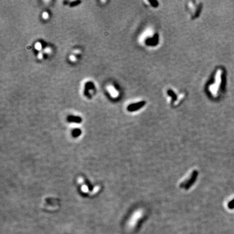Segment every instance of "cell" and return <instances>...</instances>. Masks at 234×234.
<instances>
[{"instance_id": "6da1fadb", "label": "cell", "mask_w": 234, "mask_h": 234, "mask_svg": "<svg viewBox=\"0 0 234 234\" xmlns=\"http://www.w3.org/2000/svg\"><path fill=\"white\" fill-rule=\"evenodd\" d=\"M223 81V71L219 69L216 71L214 75V79L208 86V91L212 97L217 98L222 88Z\"/></svg>"}, {"instance_id": "7a4b0ae2", "label": "cell", "mask_w": 234, "mask_h": 234, "mask_svg": "<svg viewBox=\"0 0 234 234\" xmlns=\"http://www.w3.org/2000/svg\"><path fill=\"white\" fill-rule=\"evenodd\" d=\"M140 41L148 46H155L158 42V35L153 29H146L141 34Z\"/></svg>"}, {"instance_id": "3957f363", "label": "cell", "mask_w": 234, "mask_h": 234, "mask_svg": "<svg viewBox=\"0 0 234 234\" xmlns=\"http://www.w3.org/2000/svg\"><path fill=\"white\" fill-rule=\"evenodd\" d=\"M188 8L192 18H196L200 14L202 4L198 1H190L188 4Z\"/></svg>"}, {"instance_id": "277c9868", "label": "cell", "mask_w": 234, "mask_h": 234, "mask_svg": "<svg viewBox=\"0 0 234 234\" xmlns=\"http://www.w3.org/2000/svg\"><path fill=\"white\" fill-rule=\"evenodd\" d=\"M197 176H198V172L197 171H194L193 172H192V174L191 175L190 178L187 181L185 182L184 183H182L181 185V187L184 188L185 189H186V190H188V189H189V188H190L191 187V186L195 183V182L196 181V180H197Z\"/></svg>"}, {"instance_id": "5b68a950", "label": "cell", "mask_w": 234, "mask_h": 234, "mask_svg": "<svg viewBox=\"0 0 234 234\" xmlns=\"http://www.w3.org/2000/svg\"><path fill=\"white\" fill-rule=\"evenodd\" d=\"M145 105V101H139V102H137L133 103V104H132L130 105L128 107H127V110L130 112H134V111H136L140 109L142 107H143V106Z\"/></svg>"}, {"instance_id": "8992f818", "label": "cell", "mask_w": 234, "mask_h": 234, "mask_svg": "<svg viewBox=\"0 0 234 234\" xmlns=\"http://www.w3.org/2000/svg\"><path fill=\"white\" fill-rule=\"evenodd\" d=\"M107 90L108 91L110 94L111 95V96L113 98H116L119 95L118 91H117L115 89V88L113 86H112V85L108 86L107 87Z\"/></svg>"}, {"instance_id": "52a82bcc", "label": "cell", "mask_w": 234, "mask_h": 234, "mask_svg": "<svg viewBox=\"0 0 234 234\" xmlns=\"http://www.w3.org/2000/svg\"><path fill=\"white\" fill-rule=\"evenodd\" d=\"M68 121L72 123H80L81 122V119L79 116H70L68 118Z\"/></svg>"}, {"instance_id": "ba28073f", "label": "cell", "mask_w": 234, "mask_h": 234, "mask_svg": "<svg viewBox=\"0 0 234 234\" xmlns=\"http://www.w3.org/2000/svg\"><path fill=\"white\" fill-rule=\"evenodd\" d=\"M81 134V131L80 129H78L74 130L73 131V132H72V136L75 138L80 136Z\"/></svg>"}, {"instance_id": "9c48e42d", "label": "cell", "mask_w": 234, "mask_h": 234, "mask_svg": "<svg viewBox=\"0 0 234 234\" xmlns=\"http://www.w3.org/2000/svg\"><path fill=\"white\" fill-rule=\"evenodd\" d=\"M228 206L230 209H232L233 208H234V199L229 203Z\"/></svg>"}, {"instance_id": "30bf717a", "label": "cell", "mask_w": 234, "mask_h": 234, "mask_svg": "<svg viewBox=\"0 0 234 234\" xmlns=\"http://www.w3.org/2000/svg\"><path fill=\"white\" fill-rule=\"evenodd\" d=\"M35 48L37 50H40L41 49V44L39 42L36 43L35 44Z\"/></svg>"}, {"instance_id": "8fae6325", "label": "cell", "mask_w": 234, "mask_h": 234, "mask_svg": "<svg viewBox=\"0 0 234 234\" xmlns=\"http://www.w3.org/2000/svg\"><path fill=\"white\" fill-rule=\"evenodd\" d=\"M42 16H43V19H47L48 18V13H47L44 12V13H43Z\"/></svg>"}, {"instance_id": "7c38bea8", "label": "cell", "mask_w": 234, "mask_h": 234, "mask_svg": "<svg viewBox=\"0 0 234 234\" xmlns=\"http://www.w3.org/2000/svg\"><path fill=\"white\" fill-rule=\"evenodd\" d=\"M80 3V1H75L73 2L71 4V6H74L75 5H77V4H79V3Z\"/></svg>"}, {"instance_id": "4fadbf2b", "label": "cell", "mask_w": 234, "mask_h": 234, "mask_svg": "<svg viewBox=\"0 0 234 234\" xmlns=\"http://www.w3.org/2000/svg\"><path fill=\"white\" fill-rule=\"evenodd\" d=\"M44 51H45L46 53H49L50 52V49L49 48H47L45 49V50H44Z\"/></svg>"}, {"instance_id": "5bb4252c", "label": "cell", "mask_w": 234, "mask_h": 234, "mask_svg": "<svg viewBox=\"0 0 234 234\" xmlns=\"http://www.w3.org/2000/svg\"><path fill=\"white\" fill-rule=\"evenodd\" d=\"M70 59H71V60L72 61H74L75 60V57L74 56L72 55V56H70Z\"/></svg>"}, {"instance_id": "9a60e30c", "label": "cell", "mask_w": 234, "mask_h": 234, "mask_svg": "<svg viewBox=\"0 0 234 234\" xmlns=\"http://www.w3.org/2000/svg\"><path fill=\"white\" fill-rule=\"evenodd\" d=\"M42 54H41V53H39V55H38V57H39V59H41V58H42Z\"/></svg>"}, {"instance_id": "2e32d148", "label": "cell", "mask_w": 234, "mask_h": 234, "mask_svg": "<svg viewBox=\"0 0 234 234\" xmlns=\"http://www.w3.org/2000/svg\"><path fill=\"white\" fill-rule=\"evenodd\" d=\"M79 50H77V51H75V52L76 53H79Z\"/></svg>"}]
</instances>
